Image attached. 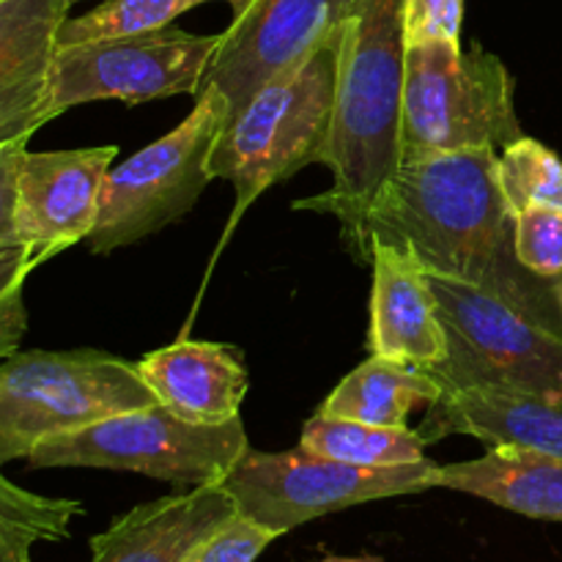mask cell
Segmentation results:
<instances>
[{"label":"cell","instance_id":"cell-11","mask_svg":"<svg viewBox=\"0 0 562 562\" xmlns=\"http://www.w3.org/2000/svg\"><path fill=\"white\" fill-rule=\"evenodd\" d=\"M357 0H252L220 33L203 86H217L239 113L263 86L300 69L338 38ZM201 86V88H203ZM231 121V119H228Z\"/></svg>","mask_w":562,"mask_h":562},{"label":"cell","instance_id":"cell-1","mask_svg":"<svg viewBox=\"0 0 562 562\" xmlns=\"http://www.w3.org/2000/svg\"><path fill=\"white\" fill-rule=\"evenodd\" d=\"M499 151L401 162L346 247L368 263L373 241L398 247L434 278L459 280L521 305L562 311L560 278L530 272L516 256V214L497 176Z\"/></svg>","mask_w":562,"mask_h":562},{"label":"cell","instance_id":"cell-13","mask_svg":"<svg viewBox=\"0 0 562 562\" xmlns=\"http://www.w3.org/2000/svg\"><path fill=\"white\" fill-rule=\"evenodd\" d=\"M69 0H0V148L27 146L53 115V60Z\"/></svg>","mask_w":562,"mask_h":562},{"label":"cell","instance_id":"cell-29","mask_svg":"<svg viewBox=\"0 0 562 562\" xmlns=\"http://www.w3.org/2000/svg\"><path fill=\"white\" fill-rule=\"evenodd\" d=\"M318 562H384L382 558H373V554H357V558H349V554H327Z\"/></svg>","mask_w":562,"mask_h":562},{"label":"cell","instance_id":"cell-30","mask_svg":"<svg viewBox=\"0 0 562 562\" xmlns=\"http://www.w3.org/2000/svg\"><path fill=\"white\" fill-rule=\"evenodd\" d=\"M69 3H71V5H75V3H80V0H69Z\"/></svg>","mask_w":562,"mask_h":562},{"label":"cell","instance_id":"cell-3","mask_svg":"<svg viewBox=\"0 0 562 562\" xmlns=\"http://www.w3.org/2000/svg\"><path fill=\"white\" fill-rule=\"evenodd\" d=\"M340 33L300 69L263 86L225 124L209 159L214 179H228L236 192L225 239L269 187L324 162L338 102Z\"/></svg>","mask_w":562,"mask_h":562},{"label":"cell","instance_id":"cell-31","mask_svg":"<svg viewBox=\"0 0 562 562\" xmlns=\"http://www.w3.org/2000/svg\"><path fill=\"white\" fill-rule=\"evenodd\" d=\"M560 296H562V278H560Z\"/></svg>","mask_w":562,"mask_h":562},{"label":"cell","instance_id":"cell-26","mask_svg":"<svg viewBox=\"0 0 562 562\" xmlns=\"http://www.w3.org/2000/svg\"><path fill=\"white\" fill-rule=\"evenodd\" d=\"M274 538L280 536L236 514L223 527H217L206 541L198 543L181 562H256Z\"/></svg>","mask_w":562,"mask_h":562},{"label":"cell","instance_id":"cell-5","mask_svg":"<svg viewBox=\"0 0 562 562\" xmlns=\"http://www.w3.org/2000/svg\"><path fill=\"white\" fill-rule=\"evenodd\" d=\"M508 66L475 44H415L406 49L401 102V162L464 151H503L525 137Z\"/></svg>","mask_w":562,"mask_h":562},{"label":"cell","instance_id":"cell-25","mask_svg":"<svg viewBox=\"0 0 562 562\" xmlns=\"http://www.w3.org/2000/svg\"><path fill=\"white\" fill-rule=\"evenodd\" d=\"M516 256L543 278L562 274V212L530 206L516 214Z\"/></svg>","mask_w":562,"mask_h":562},{"label":"cell","instance_id":"cell-18","mask_svg":"<svg viewBox=\"0 0 562 562\" xmlns=\"http://www.w3.org/2000/svg\"><path fill=\"white\" fill-rule=\"evenodd\" d=\"M437 488L472 494L510 514L562 525V459L527 448H488L481 459L439 467Z\"/></svg>","mask_w":562,"mask_h":562},{"label":"cell","instance_id":"cell-16","mask_svg":"<svg viewBox=\"0 0 562 562\" xmlns=\"http://www.w3.org/2000/svg\"><path fill=\"white\" fill-rule=\"evenodd\" d=\"M223 486L190 488L126 510L91 538V562H181L217 527L236 516Z\"/></svg>","mask_w":562,"mask_h":562},{"label":"cell","instance_id":"cell-28","mask_svg":"<svg viewBox=\"0 0 562 562\" xmlns=\"http://www.w3.org/2000/svg\"><path fill=\"white\" fill-rule=\"evenodd\" d=\"M27 146L0 148V247L16 245L14 203H16V173H20L22 154Z\"/></svg>","mask_w":562,"mask_h":562},{"label":"cell","instance_id":"cell-4","mask_svg":"<svg viewBox=\"0 0 562 562\" xmlns=\"http://www.w3.org/2000/svg\"><path fill=\"white\" fill-rule=\"evenodd\" d=\"M448 357L423 373L445 393L525 390L562 401V311L521 305L459 280L428 274Z\"/></svg>","mask_w":562,"mask_h":562},{"label":"cell","instance_id":"cell-17","mask_svg":"<svg viewBox=\"0 0 562 562\" xmlns=\"http://www.w3.org/2000/svg\"><path fill=\"white\" fill-rule=\"evenodd\" d=\"M140 376L173 415L201 426L241 417L250 376L241 351L206 340H176L137 362Z\"/></svg>","mask_w":562,"mask_h":562},{"label":"cell","instance_id":"cell-7","mask_svg":"<svg viewBox=\"0 0 562 562\" xmlns=\"http://www.w3.org/2000/svg\"><path fill=\"white\" fill-rule=\"evenodd\" d=\"M247 450L250 442L241 417L201 426L154 404L47 439L25 461L31 470H124L173 486L201 488L223 486L225 475Z\"/></svg>","mask_w":562,"mask_h":562},{"label":"cell","instance_id":"cell-15","mask_svg":"<svg viewBox=\"0 0 562 562\" xmlns=\"http://www.w3.org/2000/svg\"><path fill=\"white\" fill-rule=\"evenodd\" d=\"M415 431L426 445L459 434L486 448H527L562 459V401L503 387L445 393Z\"/></svg>","mask_w":562,"mask_h":562},{"label":"cell","instance_id":"cell-12","mask_svg":"<svg viewBox=\"0 0 562 562\" xmlns=\"http://www.w3.org/2000/svg\"><path fill=\"white\" fill-rule=\"evenodd\" d=\"M119 146L22 154L14 228L33 269L88 239L97 225L104 176Z\"/></svg>","mask_w":562,"mask_h":562},{"label":"cell","instance_id":"cell-9","mask_svg":"<svg viewBox=\"0 0 562 562\" xmlns=\"http://www.w3.org/2000/svg\"><path fill=\"white\" fill-rule=\"evenodd\" d=\"M437 475L439 464L431 459L401 467H357L302 448L283 453L247 450L225 475L223 488L245 519L285 536L318 516L437 488Z\"/></svg>","mask_w":562,"mask_h":562},{"label":"cell","instance_id":"cell-2","mask_svg":"<svg viewBox=\"0 0 562 562\" xmlns=\"http://www.w3.org/2000/svg\"><path fill=\"white\" fill-rule=\"evenodd\" d=\"M406 49V0H357L340 33L338 102L322 162L333 187L294 203L333 214L340 234L360 223L401 165Z\"/></svg>","mask_w":562,"mask_h":562},{"label":"cell","instance_id":"cell-6","mask_svg":"<svg viewBox=\"0 0 562 562\" xmlns=\"http://www.w3.org/2000/svg\"><path fill=\"white\" fill-rule=\"evenodd\" d=\"M159 404L137 362L99 349L16 351L0 360V467L42 442Z\"/></svg>","mask_w":562,"mask_h":562},{"label":"cell","instance_id":"cell-14","mask_svg":"<svg viewBox=\"0 0 562 562\" xmlns=\"http://www.w3.org/2000/svg\"><path fill=\"white\" fill-rule=\"evenodd\" d=\"M373 267L371 327L368 349L376 357L431 368L448 357V335L439 322L437 296L415 256L373 241L368 250Z\"/></svg>","mask_w":562,"mask_h":562},{"label":"cell","instance_id":"cell-20","mask_svg":"<svg viewBox=\"0 0 562 562\" xmlns=\"http://www.w3.org/2000/svg\"><path fill=\"white\" fill-rule=\"evenodd\" d=\"M300 448L357 467H401L428 459L426 442L409 426H368V423L344 420V417H327L322 412H316L305 423Z\"/></svg>","mask_w":562,"mask_h":562},{"label":"cell","instance_id":"cell-22","mask_svg":"<svg viewBox=\"0 0 562 562\" xmlns=\"http://www.w3.org/2000/svg\"><path fill=\"white\" fill-rule=\"evenodd\" d=\"M203 3H212V0H102L88 14L66 16L58 31V44L99 42V38L159 31V27L173 25L176 16ZM223 3H228L236 16L252 0H223Z\"/></svg>","mask_w":562,"mask_h":562},{"label":"cell","instance_id":"cell-19","mask_svg":"<svg viewBox=\"0 0 562 562\" xmlns=\"http://www.w3.org/2000/svg\"><path fill=\"white\" fill-rule=\"evenodd\" d=\"M439 395V384L420 368L371 355L327 395L318 412L368 426L406 428L412 412L431 406Z\"/></svg>","mask_w":562,"mask_h":562},{"label":"cell","instance_id":"cell-27","mask_svg":"<svg viewBox=\"0 0 562 562\" xmlns=\"http://www.w3.org/2000/svg\"><path fill=\"white\" fill-rule=\"evenodd\" d=\"M464 0H406V44H459Z\"/></svg>","mask_w":562,"mask_h":562},{"label":"cell","instance_id":"cell-24","mask_svg":"<svg viewBox=\"0 0 562 562\" xmlns=\"http://www.w3.org/2000/svg\"><path fill=\"white\" fill-rule=\"evenodd\" d=\"M31 272L33 263L20 241L0 247V360L16 355L27 333L25 280Z\"/></svg>","mask_w":562,"mask_h":562},{"label":"cell","instance_id":"cell-21","mask_svg":"<svg viewBox=\"0 0 562 562\" xmlns=\"http://www.w3.org/2000/svg\"><path fill=\"white\" fill-rule=\"evenodd\" d=\"M86 514L80 499L44 497L0 472V562H33V547L71 538V521Z\"/></svg>","mask_w":562,"mask_h":562},{"label":"cell","instance_id":"cell-23","mask_svg":"<svg viewBox=\"0 0 562 562\" xmlns=\"http://www.w3.org/2000/svg\"><path fill=\"white\" fill-rule=\"evenodd\" d=\"M497 176L505 201L514 214L530 206L562 212V159L541 140L525 135L503 148Z\"/></svg>","mask_w":562,"mask_h":562},{"label":"cell","instance_id":"cell-8","mask_svg":"<svg viewBox=\"0 0 562 562\" xmlns=\"http://www.w3.org/2000/svg\"><path fill=\"white\" fill-rule=\"evenodd\" d=\"M231 119L225 93L217 86H203L179 126L132 154L104 176L97 225L88 247L97 256L135 245L159 234L184 217L209 181L214 179L209 159Z\"/></svg>","mask_w":562,"mask_h":562},{"label":"cell","instance_id":"cell-10","mask_svg":"<svg viewBox=\"0 0 562 562\" xmlns=\"http://www.w3.org/2000/svg\"><path fill=\"white\" fill-rule=\"evenodd\" d=\"M220 36H198L181 27L58 44L53 60V115L77 104L119 99L143 104L151 99L198 97Z\"/></svg>","mask_w":562,"mask_h":562}]
</instances>
